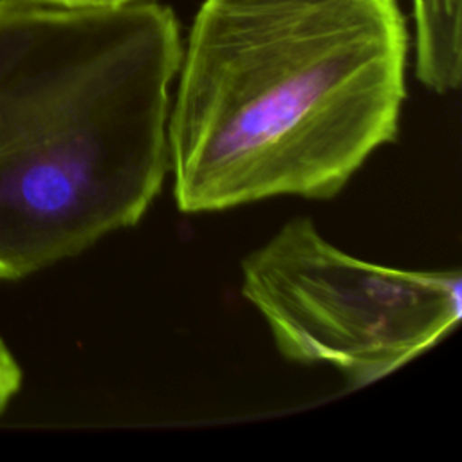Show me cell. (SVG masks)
<instances>
[{"mask_svg": "<svg viewBox=\"0 0 462 462\" xmlns=\"http://www.w3.org/2000/svg\"><path fill=\"white\" fill-rule=\"evenodd\" d=\"M182 56L166 5L0 0V280L135 226L159 195Z\"/></svg>", "mask_w": 462, "mask_h": 462, "instance_id": "2", "label": "cell"}, {"mask_svg": "<svg viewBox=\"0 0 462 462\" xmlns=\"http://www.w3.org/2000/svg\"><path fill=\"white\" fill-rule=\"evenodd\" d=\"M408 49L399 0H204L166 128L179 209L334 199L397 139Z\"/></svg>", "mask_w": 462, "mask_h": 462, "instance_id": "1", "label": "cell"}, {"mask_svg": "<svg viewBox=\"0 0 462 462\" xmlns=\"http://www.w3.org/2000/svg\"><path fill=\"white\" fill-rule=\"evenodd\" d=\"M415 23V74L439 94L462 79V0H411Z\"/></svg>", "mask_w": 462, "mask_h": 462, "instance_id": "4", "label": "cell"}, {"mask_svg": "<svg viewBox=\"0 0 462 462\" xmlns=\"http://www.w3.org/2000/svg\"><path fill=\"white\" fill-rule=\"evenodd\" d=\"M36 4L67 7V9H116L141 0H31Z\"/></svg>", "mask_w": 462, "mask_h": 462, "instance_id": "5", "label": "cell"}, {"mask_svg": "<svg viewBox=\"0 0 462 462\" xmlns=\"http://www.w3.org/2000/svg\"><path fill=\"white\" fill-rule=\"evenodd\" d=\"M242 294L278 352L361 388L435 346L462 318V276L359 260L292 218L242 262Z\"/></svg>", "mask_w": 462, "mask_h": 462, "instance_id": "3", "label": "cell"}]
</instances>
